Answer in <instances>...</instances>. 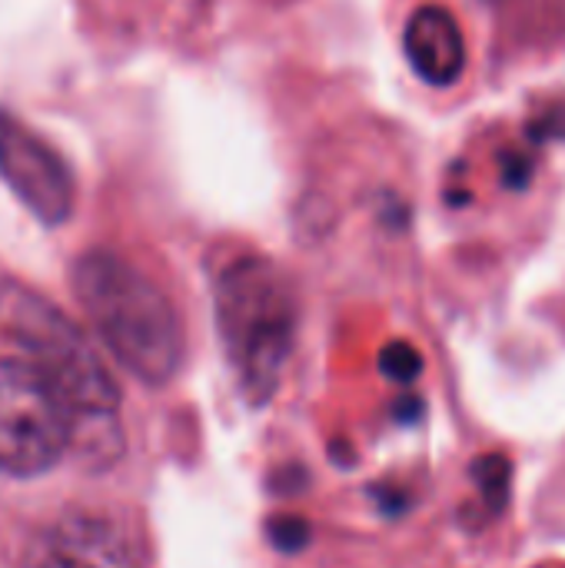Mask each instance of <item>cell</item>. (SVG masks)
Returning <instances> with one entry per match:
<instances>
[{"instance_id":"obj_4","label":"cell","mask_w":565,"mask_h":568,"mask_svg":"<svg viewBox=\"0 0 565 568\" xmlns=\"http://www.w3.org/2000/svg\"><path fill=\"white\" fill-rule=\"evenodd\" d=\"M77 413L30 359H0V473L37 476L63 459Z\"/></svg>"},{"instance_id":"obj_9","label":"cell","mask_w":565,"mask_h":568,"mask_svg":"<svg viewBox=\"0 0 565 568\" xmlns=\"http://www.w3.org/2000/svg\"><path fill=\"white\" fill-rule=\"evenodd\" d=\"M473 476L480 483L483 499L493 506V513H500L506 506V493H509V463L503 456H486L476 463Z\"/></svg>"},{"instance_id":"obj_2","label":"cell","mask_w":565,"mask_h":568,"mask_svg":"<svg viewBox=\"0 0 565 568\" xmlns=\"http://www.w3.org/2000/svg\"><path fill=\"white\" fill-rule=\"evenodd\" d=\"M216 329L243 393L266 403L290 363L296 300L286 276L263 256L233 260L216 280Z\"/></svg>"},{"instance_id":"obj_7","label":"cell","mask_w":565,"mask_h":568,"mask_svg":"<svg viewBox=\"0 0 565 568\" xmlns=\"http://www.w3.org/2000/svg\"><path fill=\"white\" fill-rule=\"evenodd\" d=\"M403 53L413 67V73L430 87H456L466 73V37L460 20L440 7L426 3L410 13L403 27Z\"/></svg>"},{"instance_id":"obj_3","label":"cell","mask_w":565,"mask_h":568,"mask_svg":"<svg viewBox=\"0 0 565 568\" xmlns=\"http://www.w3.org/2000/svg\"><path fill=\"white\" fill-rule=\"evenodd\" d=\"M0 320L30 353V363L40 366L63 393L80 423L113 419L120 406L117 383L67 316L27 290H7L0 296Z\"/></svg>"},{"instance_id":"obj_6","label":"cell","mask_w":565,"mask_h":568,"mask_svg":"<svg viewBox=\"0 0 565 568\" xmlns=\"http://www.w3.org/2000/svg\"><path fill=\"white\" fill-rule=\"evenodd\" d=\"M17 568H133V556L107 519L63 516L30 539Z\"/></svg>"},{"instance_id":"obj_10","label":"cell","mask_w":565,"mask_h":568,"mask_svg":"<svg viewBox=\"0 0 565 568\" xmlns=\"http://www.w3.org/2000/svg\"><path fill=\"white\" fill-rule=\"evenodd\" d=\"M266 536L270 542L280 549V552H300L306 542H310V526L303 519H293V516H280L266 526Z\"/></svg>"},{"instance_id":"obj_8","label":"cell","mask_w":565,"mask_h":568,"mask_svg":"<svg viewBox=\"0 0 565 568\" xmlns=\"http://www.w3.org/2000/svg\"><path fill=\"white\" fill-rule=\"evenodd\" d=\"M380 369H383L386 379H393V383H400V386H410V383H416L420 373H423V356H420V349L410 346V343H390V346L380 353Z\"/></svg>"},{"instance_id":"obj_1","label":"cell","mask_w":565,"mask_h":568,"mask_svg":"<svg viewBox=\"0 0 565 568\" xmlns=\"http://www.w3.org/2000/svg\"><path fill=\"white\" fill-rule=\"evenodd\" d=\"M73 290L107 349L147 386H163L183 363V323L167 293L117 253L90 250L73 266Z\"/></svg>"},{"instance_id":"obj_5","label":"cell","mask_w":565,"mask_h":568,"mask_svg":"<svg viewBox=\"0 0 565 568\" xmlns=\"http://www.w3.org/2000/svg\"><path fill=\"white\" fill-rule=\"evenodd\" d=\"M0 176L43 223H63L73 210V176L63 156L27 123L0 113Z\"/></svg>"}]
</instances>
